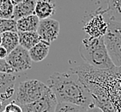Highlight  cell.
<instances>
[{"instance_id": "obj_1", "label": "cell", "mask_w": 121, "mask_h": 112, "mask_svg": "<svg viewBox=\"0 0 121 112\" xmlns=\"http://www.w3.org/2000/svg\"><path fill=\"white\" fill-rule=\"evenodd\" d=\"M47 85L58 103H72L86 109L95 106L89 89L72 69L66 72H53L49 77Z\"/></svg>"}, {"instance_id": "obj_2", "label": "cell", "mask_w": 121, "mask_h": 112, "mask_svg": "<svg viewBox=\"0 0 121 112\" xmlns=\"http://www.w3.org/2000/svg\"><path fill=\"white\" fill-rule=\"evenodd\" d=\"M79 54L84 62L94 68L110 70L115 67L106 47L104 37L85 36L79 47Z\"/></svg>"}, {"instance_id": "obj_3", "label": "cell", "mask_w": 121, "mask_h": 112, "mask_svg": "<svg viewBox=\"0 0 121 112\" xmlns=\"http://www.w3.org/2000/svg\"><path fill=\"white\" fill-rule=\"evenodd\" d=\"M50 90L47 84L37 79L24 80L18 84L15 101L20 106H23L40 100Z\"/></svg>"}, {"instance_id": "obj_4", "label": "cell", "mask_w": 121, "mask_h": 112, "mask_svg": "<svg viewBox=\"0 0 121 112\" xmlns=\"http://www.w3.org/2000/svg\"><path fill=\"white\" fill-rule=\"evenodd\" d=\"M106 47L115 67H121V23L108 19V28L104 35Z\"/></svg>"}, {"instance_id": "obj_5", "label": "cell", "mask_w": 121, "mask_h": 112, "mask_svg": "<svg viewBox=\"0 0 121 112\" xmlns=\"http://www.w3.org/2000/svg\"><path fill=\"white\" fill-rule=\"evenodd\" d=\"M5 61L14 69L15 72H22L32 67V60L29 52L19 45L7 55Z\"/></svg>"}, {"instance_id": "obj_6", "label": "cell", "mask_w": 121, "mask_h": 112, "mask_svg": "<svg viewBox=\"0 0 121 112\" xmlns=\"http://www.w3.org/2000/svg\"><path fill=\"white\" fill-rule=\"evenodd\" d=\"M105 10H97L87 20L83 26V30L90 37H104L108 28V20L104 17Z\"/></svg>"}, {"instance_id": "obj_7", "label": "cell", "mask_w": 121, "mask_h": 112, "mask_svg": "<svg viewBox=\"0 0 121 112\" xmlns=\"http://www.w3.org/2000/svg\"><path fill=\"white\" fill-rule=\"evenodd\" d=\"M57 103L56 97L52 90H50L40 100L23 105L22 106V112H54Z\"/></svg>"}, {"instance_id": "obj_8", "label": "cell", "mask_w": 121, "mask_h": 112, "mask_svg": "<svg viewBox=\"0 0 121 112\" xmlns=\"http://www.w3.org/2000/svg\"><path fill=\"white\" fill-rule=\"evenodd\" d=\"M60 31L59 22L52 18H47L40 20L37 33L40 35V39L49 44L53 42L58 37Z\"/></svg>"}, {"instance_id": "obj_9", "label": "cell", "mask_w": 121, "mask_h": 112, "mask_svg": "<svg viewBox=\"0 0 121 112\" xmlns=\"http://www.w3.org/2000/svg\"><path fill=\"white\" fill-rule=\"evenodd\" d=\"M16 76L14 73L0 72V102L4 107L16 92Z\"/></svg>"}, {"instance_id": "obj_10", "label": "cell", "mask_w": 121, "mask_h": 112, "mask_svg": "<svg viewBox=\"0 0 121 112\" xmlns=\"http://www.w3.org/2000/svg\"><path fill=\"white\" fill-rule=\"evenodd\" d=\"M56 12V3L54 0H36L35 15L40 20L51 18Z\"/></svg>"}, {"instance_id": "obj_11", "label": "cell", "mask_w": 121, "mask_h": 112, "mask_svg": "<svg viewBox=\"0 0 121 112\" xmlns=\"http://www.w3.org/2000/svg\"><path fill=\"white\" fill-rule=\"evenodd\" d=\"M36 0H24L18 5H14V12L12 19L17 21L25 16L35 15Z\"/></svg>"}, {"instance_id": "obj_12", "label": "cell", "mask_w": 121, "mask_h": 112, "mask_svg": "<svg viewBox=\"0 0 121 112\" xmlns=\"http://www.w3.org/2000/svg\"><path fill=\"white\" fill-rule=\"evenodd\" d=\"M40 21L36 15H31L19 19L16 21L17 32H36Z\"/></svg>"}, {"instance_id": "obj_13", "label": "cell", "mask_w": 121, "mask_h": 112, "mask_svg": "<svg viewBox=\"0 0 121 112\" xmlns=\"http://www.w3.org/2000/svg\"><path fill=\"white\" fill-rule=\"evenodd\" d=\"M50 45L51 44H49L47 42L40 41L35 47H33L30 50H28L32 61L40 62V61H44L49 54Z\"/></svg>"}, {"instance_id": "obj_14", "label": "cell", "mask_w": 121, "mask_h": 112, "mask_svg": "<svg viewBox=\"0 0 121 112\" xmlns=\"http://www.w3.org/2000/svg\"><path fill=\"white\" fill-rule=\"evenodd\" d=\"M19 36V45L27 50H30L33 47L41 41L40 35L36 32H17Z\"/></svg>"}, {"instance_id": "obj_15", "label": "cell", "mask_w": 121, "mask_h": 112, "mask_svg": "<svg viewBox=\"0 0 121 112\" xmlns=\"http://www.w3.org/2000/svg\"><path fill=\"white\" fill-rule=\"evenodd\" d=\"M105 14L108 19L121 23V0H107V9Z\"/></svg>"}, {"instance_id": "obj_16", "label": "cell", "mask_w": 121, "mask_h": 112, "mask_svg": "<svg viewBox=\"0 0 121 112\" xmlns=\"http://www.w3.org/2000/svg\"><path fill=\"white\" fill-rule=\"evenodd\" d=\"M2 35V44L1 46L4 47L10 53L12 50H14L16 47L19 46V36L17 32H4L1 34Z\"/></svg>"}, {"instance_id": "obj_17", "label": "cell", "mask_w": 121, "mask_h": 112, "mask_svg": "<svg viewBox=\"0 0 121 112\" xmlns=\"http://www.w3.org/2000/svg\"><path fill=\"white\" fill-rule=\"evenodd\" d=\"M86 108L68 103H58L54 112H86Z\"/></svg>"}, {"instance_id": "obj_18", "label": "cell", "mask_w": 121, "mask_h": 112, "mask_svg": "<svg viewBox=\"0 0 121 112\" xmlns=\"http://www.w3.org/2000/svg\"><path fill=\"white\" fill-rule=\"evenodd\" d=\"M14 12V5L9 0H4L0 5V18L12 19Z\"/></svg>"}, {"instance_id": "obj_19", "label": "cell", "mask_w": 121, "mask_h": 112, "mask_svg": "<svg viewBox=\"0 0 121 112\" xmlns=\"http://www.w3.org/2000/svg\"><path fill=\"white\" fill-rule=\"evenodd\" d=\"M17 32L16 21L13 19H2L0 18V34L4 32Z\"/></svg>"}, {"instance_id": "obj_20", "label": "cell", "mask_w": 121, "mask_h": 112, "mask_svg": "<svg viewBox=\"0 0 121 112\" xmlns=\"http://www.w3.org/2000/svg\"><path fill=\"white\" fill-rule=\"evenodd\" d=\"M4 110H5V111H10V112H22V106H20L18 103H16L15 100L5 105Z\"/></svg>"}, {"instance_id": "obj_21", "label": "cell", "mask_w": 121, "mask_h": 112, "mask_svg": "<svg viewBox=\"0 0 121 112\" xmlns=\"http://www.w3.org/2000/svg\"><path fill=\"white\" fill-rule=\"evenodd\" d=\"M0 72L6 73H14V69L6 62L5 60H0Z\"/></svg>"}, {"instance_id": "obj_22", "label": "cell", "mask_w": 121, "mask_h": 112, "mask_svg": "<svg viewBox=\"0 0 121 112\" xmlns=\"http://www.w3.org/2000/svg\"><path fill=\"white\" fill-rule=\"evenodd\" d=\"M9 54L8 51L3 46H0V60H5Z\"/></svg>"}, {"instance_id": "obj_23", "label": "cell", "mask_w": 121, "mask_h": 112, "mask_svg": "<svg viewBox=\"0 0 121 112\" xmlns=\"http://www.w3.org/2000/svg\"><path fill=\"white\" fill-rule=\"evenodd\" d=\"M86 112H103L102 110H100V108H98L97 106H94V107H91L87 109Z\"/></svg>"}, {"instance_id": "obj_24", "label": "cell", "mask_w": 121, "mask_h": 112, "mask_svg": "<svg viewBox=\"0 0 121 112\" xmlns=\"http://www.w3.org/2000/svg\"><path fill=\"white\" fill-rule=\"evenodd\" d=\"M9 1H10L14 5H18V4H20V3H22V1H24V0H9Z\"/></svg>"}, {"instance_id": "obj_25", "label": "cell", "mask_w": 121, "mask_h": 112, "mask_svg": "<svg viewBox=\"0 0 121 112\" xmlns=\"http://www.w3.org/2000/svg\"><path fill=\"white\" fill-rule=\"evenodd\" d=\"M1 44H2V35L0 34V46H1Z\"/></svg>"}, {"instance_id": "obj_26", "label": "cell", "mask_w": 121, "mask_h": 112, "mask_svg": "<svg viewBox=\"0 0 121 112\" xmlns=\"http://www.w3.org/2000/svg\"><path fill=\"white\" fill-rule=\"evenodd\" d=\"M4 0H0V5H1V4L4 2Z\"/></svg>"}, {"instance_id": "obj_27", "label": "cell", "mask_w": 121, "mask_h": 112, "mask_svg": "<svg viewBox=\"0 0 121 112\" xmlns=\"http://www.w3.org/2000/svg\"><path fill=\"white\" fill-rule=\"evenodd\" d=\"M2 112H10V111H5V110H3Z\"/></svg>"}]
</instances>
